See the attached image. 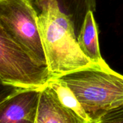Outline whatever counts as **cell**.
I'll list each match as a JSON object with an SVG mask.
<instances>
[{"label":"cell","instance_id":"8","mask_svg":"<svg viewBox=\"0 0 123 123\" xmlns=\"http://www.w3.org/2000/svg\"><path fill=\"white\" fill-rule=\"evenodd\" d=\"M48 86L54 91L60 101L65 106L74 111L86 122H93L88 115L74 93L64 82L58 78H51L49 81Z\"/></svg>","mask_w":123,"mask_h":123},{"label":"cell","instance_id":"6","mask_svg":"<svg viewBox=\"0 0 123 123\" xmlns=\"http://www.w3.org/2000/svg\"><path fill=\"white\" fill-rule=\"evenodd\" d=\"M88 122L60 101L48 85L40 92L35 123H93Z\"/></svg>","mask_w":123,"mask_h":123},{"label":"cell","instance_id":"9","mask_svg":"<svg viewBox=\"0 0 123 123\" xmlns=\"http://www.w3.org/2000/svg\"><path fill=\"white\" fill-rule=\"evenodd\" d=\"M96 121L98 123H123V106L104 114Z\"/></svg>","mask_w":123,"mask_h":123},{"label":"cell","instance_id":"3","mask_svg":"<svg viewBox=\"0 0 123 123\" xmlns=\"http://www.w3.org/2000/svg\"><path fill=\"white\" fill-rule=\"evenodd\" d=\"M37 18L29 0H0V27L38 65L46 67Z\"/></svg>","mask_w":123,"mask_h":123},{"label":"cell","instance_id":"11","mask_svg":"<svg viewBox=\"0 0 123 123\" xmlns=\"http://www.w3.org/2000/svg\"><path fill=\"white\" fill-rule=\"evenodd\" d=\"M93 123H98L97 121H93Z\"/></svg>","mask_w":123,"mask_h":123},{"label":"cell","instance_id":"10","mask_svg":"<svg viewBox=\"0 0 123 123\" xmlns=\"http://www.w3.org/2000/svg\"><path fill=\"white\" fill-rule=\"evenodd\" d=\"M22 89L23 88L8 85L0 79V104Z\"/></svg>","mask_w":123,"mask_h":123},{"label":"cell","instance_id":"1","mask_svg":"<svg viewBox=\"0 0 123 123\" xmlns=\"http://www.w3.org/2000/svg\"><path fill=\"white\" fill-rule=\"evenodd\" d=\"M33 3L39 10L38 27L51 78L94 65L81 51L73 23L57 0H35Z\"/></svg>","mask_w":123,"mask_h":123},{"label":"cell","instance_id":"2","mask_svg":"<svg viewBox=\"0 0 123 123\" xmlns=\"http://www.w3.org/2000/svg\"><path fill=\"white\" fill-rule=\"evenodd\" d=\"M56 78L70 88L93 121L123 106V75L111 69L106 62Z\"/></svg>","mask_w":123,"mask_h":123},{"label":"cell","instance_id":"5","mask_svg":"<svg viewBox=\"0 0 123 123\" xmlns=\"http://www.w3.org/2000/svg\"><path fill=\"white\" fill-rule=\"evenodd\" d=\"M41 89H22L0 104V123H35Z\"/></svg>","mask_w":123,"mask_h":123},{"label":"cell","instance_id":"12","mask_svg":"<svg viewBox=\"0 0 123 123\" xmlns=\"http://www.w3.org/2000/svg\"><path fill=\"white\" fill-rule=\"evenodd\" d=\"M29 1H31V0H29Z\"/></svg>","mask_w":123,"mask_h":123},{"label":"cell","instance_id":"4","mask_svg":"<svg viewBox=\"0 0 123 123\" xmlns=\"http://www.w3.org/2000/svg\"><path fill=\"white\" fill-rule=\"evenodd\" d=\"M51 78L48 68L38 65L0 27V79L23 89H42Z\"/></svg>","mask_w":123,"mask_h":123},{"label":"cell","instance_id":"7","mask_svg":"<svg viewBox=\"0 0 123 123\" xmlns=\"http://www.w3.org/2000/svg\"><path fill=\"white\" fill-rule=\"evenodd\" d=\"M78 42L83 53L94 65L106 63L101 54L98 30L93 13L90 10L86 13L78 37Z\"/></svg>","mask_w":123,"mask_h":123},{"label":"cell","instance_id":"13","mask_svg":"<svg viewBox=\"0 0 123 123\" xmlns=\"http://www.w3.org/2000/svg\"></svg>","mask_w":123,"mask_h":123}]
</instances>
